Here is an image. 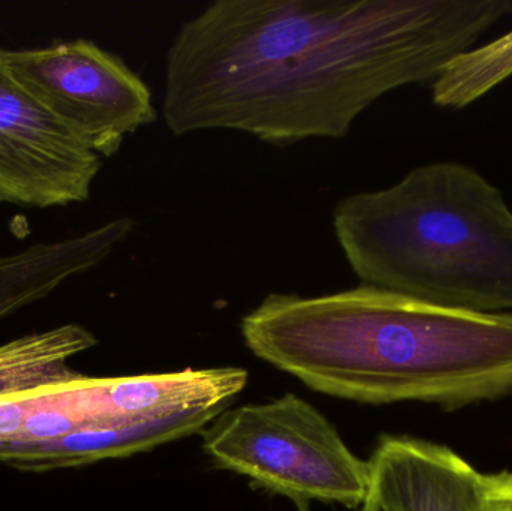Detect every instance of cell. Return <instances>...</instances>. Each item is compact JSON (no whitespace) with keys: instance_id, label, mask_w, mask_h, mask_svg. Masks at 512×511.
<instances>
[{"instance_id":"1","label":"cell","mask_w":512,"mask_h":511,"mask_svg":"<svg viewBox=\"0 0 512 511\" xmlns=\"http://www.w3.org/2000/svg\"><path fill=\"white\" fill-rule=\"evenodd\" d=\"M511 14L512 0H218L168 50L162 116L176 135L343 138Z\"/></svg>"},{"instance_id":"2","label":"cell","mask_w":512,"mask_h":511,"mask_svg":"<svg viewBox=\"0 0 512 511\" xmlns=\"http://www.w3.org/2000/svg\"><path fill=\"white\" fill-rule=\"evenodd\" d=\"M242 335L256 357L334 398L460 410L512 396V314L361 284L270 294L243 318Z\"/></svg>"},{"instance_id":"3","label":"cell","mask_w":512,"mask_h":511,"mask_svg":"<svg viewBox=\"0 0 512 511\" xmlns=\"http://www.w3.org/2000/svg\"><path fill=\"white\" fill-rule=\"evenodd\" d=\"M337 242L361 284L436 305L512 314V209L475 168L433 162L337 203Z\"/></svg>"},{"instance_id":"4","label":"cell","mask_w":512,"mask_h":511,"mask_svg":"<svg viewBox=\"0 0 512 511\" xmlns=\"http://www.w3.org/2000/svg\"><path fill=\"white\" fill-rule=\"evenodd\" d=\"M203 449L216 467L248 477L300 511L312 503L360 509L370 497L369 461L294 393L224 411L204 429Z\"/></svg>"},{"instance_id":"5","label":"cell","mask_w":512,"mask_h":511,"mask_svg":"<svg viewBox=\"0 0 512 511\" xmlns=\"http://www.w3.org/2000/svg\"><path fill=\"white\" fill-rule=\"evenodd\" d=\"M0 57L23 89L101 158L116 155L126 135L156 120L143 78L89 39L0 48Z\"/></svg>"},{"instance_id":"6","label":"cell","mask_w":512,"mask_h":511,"mask_svg":"<svg viewBox=\"0 0 512 511\" xmlns=\"http://www.w3.org/2000/svg\"><path fill=\"white\" fill-rule=\"evenodd\" d=\"M101 167V156L27 93L0 57V203H84Z\"/></svg>"},{"instance_id":"7","label":"cell","mask_w":512,"mask_h":511,"mask_svg":"<svg viewBox=\"0 0 512 511\" xmlns=\"http://www.w3.org/2000/svg\"><path fill=\"white\" fill-rule=\"evenodd\" d=\"M248 380V371L233 366L132 377L78 374L54 384L50 399L83 429L227 408Z\"/></svg>"},{"instance_id":"8","label":"cell","mask_w":512,"mask_h":511,"mask_svg":"<svg viewBox=\"0 0 512 511\" xmlns=\"http://www.w3.org/2000/svg\"><path fill=\"white\" fill-rule=\"evenodd\" d=\"M369 464L378 511H484L480 471L450 447L390 435Z\"/></svg>"},{"instance_id":"9","label":"cell","mask_w":512,"mask_h":511,"mask_svg":"<svg viewBox=\"0 0 512 511\" xmlns=\"http://www.w3.org/2000/svg\"><path fill=\"white\" fill-rule=\"evenodd\" d=\"M225 408L123 425L89 426L48 441H0V464L45 473L126 458L204 431Z\"/></svg>"},{"instance_id":"10","label":"cell","mask_w":512,"mask_h":511,"mask_svg":"<svg viewBox=\"0 0 512 511\" xmlns=\"http://www.w3.org/2000/svg\"><path fill=\"white\" fill-rule=\"evenodd\" d=\"M134 227L131 218L114 219L80 236L36 243L0 257V323L95 269Z\"/></svg>"},{"instance_id":"11","label":"cell","mask_w":512,"mask_h":511,"mask_svg":"<svg viewBox=\"0 0 512 511\" xmlns=\"http://www.w3.org/2000/svg\"><path fill=\"white\" fill-rule=\"evenodd\" d=\"M96 345V336L74 323L5 342L0 345V396L71 380L78 375L71 360Z\"/></svg>"},{"instance_id":"12","label":"cell","mask_w":512,"mask_h":511,"mask_svg":"<svg viewBox=\"0 0 512 511\" xmlns=\"http://www.w3.org/2000/svg\"><path fill=\"white\" fill-rule=\"evenodd\" d=\"M512 77V30L454 57L432 83L436 107L463 110Z\"/></svg>"},{"instance_id":"13","label":"cell","mask_w":512,"mask_h":511,"mask_svg":"<svg viewBox=\"0 0 512 511\" xmlns=\"http://www.w3.org/2000/svg\"><path fill=\"white\" fill-rule=\"evenodd\" d=\"M484 511H512V470L481 473Z\"/></svg>"},{"instance_id":"14","label":"cell","mask_w":512,"mask_h":511,"mask_svg":"<svg viewBox=\"0 0 512 511\" xmlns=\"http://www.w3.org/2000/svg\"><path fill=\"white\" fill-rule=\"evenodd\" d=\"M358 511H378V509H376V507L373 506V504L370 503V501H367V503L364 504V506H361L360 509H358Z\"/></svg>"}]
</instances>
